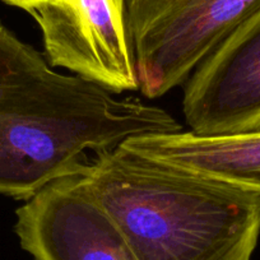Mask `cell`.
I'll return each instance as SVG.
<instances>
[{"instance_id":"cell-1","label":"cell","mask_w":260,"mask_h":260,"mask_svg":"<svg viewBox=\"0 0 260 260\" xmlns=\"http://www.w3.org/2000/svg\"><path fill=\"white\" fill-rule=\"evenodd\" d=\"M81 175L137 260L251 259L260 235V194L121 144L96 152Z\"/></svg>"},{"instance_id":"cell-2","label":"cell","mask_w":260,"mask_h":260,"mask_svg":"<svg viewBox=\"0 0 260 260\" xmlns=\"http://www.w3.org/2000/svg\"><path fill=\"white\" fill-rule=\"evenodd\" d=\"M260 0H125L139 91L157 99L184 83Z\"/></svg>"},{"instance_id":"cell-3","label":"cell","mask_w":260,"mask_h":260,"mask_svg":"<svg viewBox=\"0 0 260 260\" xmlns=\"http://www.w3.org/2000/svg\"><path fill=\"white\" fill-rule=\"evenodd\" d=\"M81 171L49 182L17 209L22 249L34 260H137Z\"/></svg>"},{"instance_id":"cell-4","label":"cell","mask_w":260,"mask_h":260,"mask_svg":"<svg viewBox=\"0 0 260 260\" xmlns=\"http://www.w3.org/2000/svg\"><path fill=\"white\" fill-rule=\"evenodd\" d=\"M51 67L101 84L114 93L139 91L125 0H76L74 8L47 6L31 13Z\"/></svg>"},{"instance_id":"cell-5","label":"cell","mask_w":260,"mask_h":260,"mask_svg":"<svg viewBox=\"0 0 260 260\" xmlns=\"http://www.w3.org/2000/svg\"><path fill=\"white\" fill-rule=\"evenodd\" d=\"M182 112L198 136L260 130V9L190 74Z\"/></svg>"},{"instance_id":"cell-6","label":"cell","mask_w":260,"mask_h":260,"mask_svg":"<svg viewBox=\"0 0 260 260\" xmlns=\"http://www.w3.org/2000/svg\"><path fill=\"white\" fill-rule=\"evenodd\" d=\"M122 147L171 166L260 194V130L222 136L191 132L129 138Z\"/></svg>"},{"instance_id":"cell-7","label":"cell","mask_w":260,"mask_h":260,"mask_svg":"<svg viewBox=\"0 0 260 260\" xmlns=\"http://www.w3.org/2000/svg\"><path fill=\"white\" fill-rule=\"evenodd\" d=\"M51 69L46 57L0 23V194L12 197L19 122Z\"/></svg>"},{"instance_id":"cell-8","label":"cell","mask_w":260,"mask_h":260,"mask_svg":"<svg viewBox=\"0 0 260 260\" xmlns=\"http://www.w3.org/2000/svg\"><path fill=\"white\" fill-rule=\"evenodd\" d=\"M2 2L23 9L29 14L47 6H64L67 8H74L76 6V0H2Z\"/></svg>"}]
</instances>
